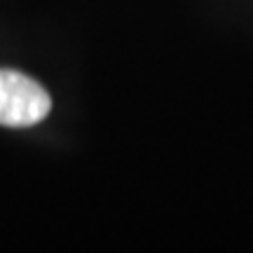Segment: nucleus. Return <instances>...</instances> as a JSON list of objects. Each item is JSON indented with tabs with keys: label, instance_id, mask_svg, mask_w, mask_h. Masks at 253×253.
<instances>
[{
	"label": "nucleus",
	"instance_id": "f257e3e1",
	"mask_svg": "<svg viewBox=\"0 0 253 253\" xmlns=\"http://www.w3.org/2000/svg\"><path fill=\"white\" fill-rule=\"evenodd\" d=\"M52 99L42 84L17 71H0V125L33 126L49 115Z\"/></svg>",
	"mask_w": 253,
	"mask_h": 253
}]
</instances>
